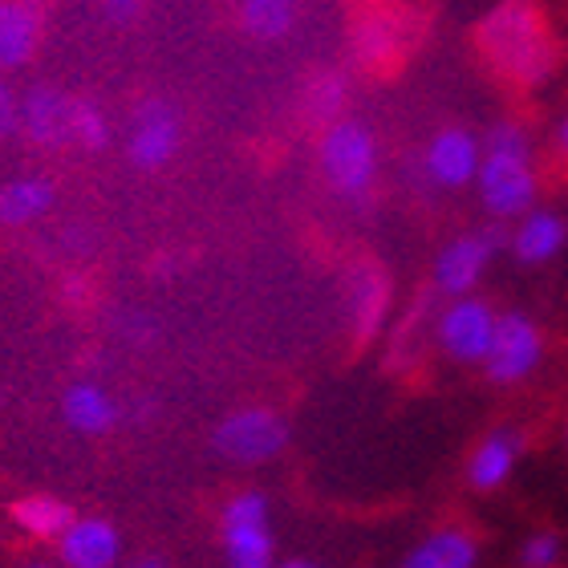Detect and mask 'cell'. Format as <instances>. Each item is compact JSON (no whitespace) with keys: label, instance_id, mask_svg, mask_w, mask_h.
<instances>
[{"label":"cell","instance_id":"cell-1","mask_svg":"<svg viewBox=\"0 0 568 568\" xmlns=\"http://www.w3.org/2000/svg\"><path fill=\"white\" fill-rule=\"evenodd\" d=\"M479 203L491 220H520L536 207V179L532 163V139L520 122H496L484 134V159H479V175H475Z\"/></svg>","mask_w":568,"mask_h":568},{"label":"cell","instance_id":"cell-2","mask_svg":"<svg viewBox=\"0 0 568 568\" xmlns=\"http://www.w3.org/2000/svg\"><path fill=\"white\" fill-rule=\"evenodd\" d=\"M479 41L491 65H499L516 82H545L552 70V41L545 33L540 12L528 0H504L499 9L487 12Z\"/></svg>","mask_w":568,"mask_h":568},{"label":"cell","instance_id":"cell-3","mask_svg":"<svg viewBox=\"0 0 568 568\" xmlns=\"http://www.w3.org/2000/svg\"><path fill=\"white\" fill-rule=\"evenodd\" d=\"M321 175L337 195H362L378 179V134L362 119H337L317 142Z\"/></svg>","mask_w":568,"mask_h":568},{"label":"cell","instance_id":"cell-4","mask_svg":"<svg viewBox=\"0 0 568 568\" xmlns=\"http://www.w3.org/2000/svg\"><path fill=\"white\" fill-rule=\"evenodd\" d=\"M220 540H224L227 568H276V540H273V511L268 496L248 487L236 491L220 511Z\"/></svg>","mask_w":568,"mask_h":568},{"label":"cell","instance_id":"cell-5","mask_svg":"<svg viewBox=\"0 0 568 568\" xmlns=\"http://www.w3.org/2000/svg\"><path fill=\"white\" fill-rule=\"evenodd\" d=\"M288 438L293 430L273 406H244V410L220 418V426L212 430V447L220 459L236 463V467H264V463L281 459Z\"/></svg>","mask_w":568,"mask_h":568},{"label":"cell","instance_id":"cell-6","mask_svg":"<svg viewBox=\"0 0 568 568\" xmlns=\"http://www.w3.org/2000/svg\"><path fill=\"white\" fill-rule=\"evenodd\" d=\"M499 313L487 305L484 296H455L447 308L435 317V342L438 349L459 362V366H484L491 337H496Z\"/></svg>","mask_w":568,"mask_h":568},{"label":"cell","instance_id":"cell-7","mask_svg":"<svg viewBox=\"0 0 568 568\" xmlns=\"http://www.w3.org/2000/svg\"><path fill=\"white\" fill-rule=\"evenodd\" d=\"M545 357V333L528 313H499L496 321V337H491V349H487V378L499 382V386H516L528 374H536Z\"/></svg>","mask_w":568,"mask_h":568},{"label":"cell","instance_id":"cell-8","mask_svg":"<svg viewBox=\"0 0 568 568\" xmlns=\"http://www.w3.org/2000/svg\"><path fill=\"white\" fill-rule=\"evenodd\" d=\"M183 146V122L166 98H142L126 134V154L139 171H163Z\"/></svg>","mask_w":568,"mask_h":568},{"label":"cell","instance_id":"cell-9","mask_svg":"<svg viewBox=\"0 0 568 568\" xmlns=\"http://www.w3.org/2000/svg\"><path fill=\"white\" fill-rule=\"evenodd\" d=\"M479 159H484V134H475L471 126H438L423 151L426 175L443 191L475 187Z\"/></svg>","mask_w":568,"mask_h":568},{"label":"cell","instance_id":"cell-10","mask_svg":"<svg viewBox=\"0 0 568 568\" xmlns=\"http://www.w3.org/2000/svg\"><path fill=\"white\" fill-rule=\"evenodd\" d=\"M496 256V236L491 232H467V236H455L447 248L435 256V288L447 301L455 296H471L484 281L487 264Z\"/></svg>","mask_w":568,"mask_h":568},{"label":"cell","instance_id":"cell-11","mask_svg":"<svg viewBox=\"0 0 568 568\" xmlns=\"http://www.w3.org/2000/svg\"><path fill=\"white\" fill-rule=\"evenodd\" d=\"M61 568H119L122 532L102 516H78L58 540Z\"/></svg>","mask_w":568,"mask_h":568},{"label":"cell","instance_id":"cell-12","mask_svg":"<svg viewBox=\"0 0 568 568\" xmlns=\"http://www.w3.org/2000/svg\"><path fill=\"white\" fill-rule=\"evenodd\" d=\"M41 49V12L33 0H0V73L24 70Z\"/></svg>","mask_w":568,"mask_h":568},{"label":"cell","instance_id":"cell-13","mask_svg":"<svg viewBox=\"0 0 568 568\" xmlns=\"http://www.w3.org/2000/svg\"><path fill=\"white\" fill-rule=\"evenodd\" d=\"M73 98H65L53 85H37L21 102V131L37 146H65L70 142Z\"/></svg>","mask_w":568,"mask_h":568},{"label":"cell","instance_id":"cell-14","mask_svg":"<svg viewBox=\"0 0 568 568\" xmlns=\"http://www.w3.org/2000/svg\"><path fill=\"white\" fill-rule=\"evenodd\" d=\"M61 418L78 435L98 438L119 426V403L98 382H73L70 390L61 394Z\"/></svg>","mask_w":568,"mask_h":568},{"label":"cell","instance_id":"cell-15","mask_svg":"<svg viewBox=\"0 0 568 568\" xmlns=\"http://www.w3.org/2000/svg\"><path fill=\"white\" fill-rule=\"evenodd\" d=\"M520 435L516 430H496V435H487L479 447L471 450V459H467V484L475 491H496L511 479L516 471V463H520Z\"/></svg>","mask_w":568,"mask_h":568},{"label":"cell","instance_id":"cell-16","mask_svg":"<svg viewBox=\"0 0 568 568\" xmlns=\"http://www.w3.org/2000/svg\"><path fill=\"white\" fill-rule=\"evenodd\" d=\"M568 240V227L557 212H548V207H532L528 215L516 220V232H511V252H516V261L520 264H548L565 248Z\"/></svg>","mask_w":568,"mask_h":568},{"label":"cell","instance_id":"cell-17","mask_svg":"<svg viewBox=\"0 0 568 568\" xmlns=\"http://www.w3.org/2000/svg\"><path fill=\"white\" fill-rule=\"evenodd\" d=\"M479 565V545L467 528H435L423 536L398 568H475Z\"/></svg>","mask_w":568,"mask_h":568},{"label":"cell","instance_id":"cell-18","mask_svg":"<svg viewBox=\"0 0 568 568\" xmlns=\"http://www.w3.org/2000/svg\"><path fill=\"white\" fill-rule=\"evenodd\" d=\"M53 200H58L53 179H45V175L9 179V183H0V224L4 227L33 224V220H41V215L53 207Z\"/></svg>","mask_w":568,"mask_h":568},{"label":"cell","instance_id":"cell-19","mask_svg":"<svg viewBox=\"0 0 568 568\" xmlns=\"http://www.w3.org/2000/svg\"><path fill=\"white\" fill-rule=\"evenodd\" d=\"M9 516L24 536H33V540H53V545H58L61 532L78 520V511H73L65 499L45 496V491H37V496H21L9 508Z\"/></svg>","mask_w":568,"mask_h":568},{"label":"cell","instance_id":"cell-20","mask_svg":"<svg viewBox=\"0 0 568 568\" xmlns=\"http://www.w3.org/2000/svg\"><path fill=\"white\" fill-rule=\"evenodd\" d=\"M301 0H240L236 21L252 41H284L296 29Z\"/></svg>","mask_w":568,"mask_h":568},{"label":"cell","instance_id":"cell-21","mask_svg":"<svg viewBox=\"0 0 568 568\" xmlns=\"http://www.w3.org/2000/svg\"><path fill=\"white\" fill-rule=\"evenodd\" d=\"M70 142H78L82 151H106L110 146V119L94 98H73Z\"/></svg>","mask_w":568,"mask_h":568},{"label":"cell","instance_id":"cell-22","mask_svg":"<svg viewBox=\"0 0 568 568\" xmlns=\"http://www.w3.org/2000/svg\"><path fill=\"white\" fill-rule=\"evenodd\" d=\"M342 102H345L342 73H321L317 82L308 85V114L317 119V126H329V122L342 119Z\"/></svg>","mask_w":568,"mask_h":568},{"label":"cell","instance_id":"cell-23","mask_svg":"<svg viewBox=\"0 0 568 568\" xmlns=\"http://www.w3.org/2000/svg\"><path fill=\"white\" fill-rule=\"evenodd\" d=\"M560 536L557 532H532L520 545V565L524 568H557L560 565Z\"/></svg>","mask_w":568,"mask_h":568},{"label":"cell","instance_id":"cell-24","mask_svg":"<svg viewBox=\"0 0 568 568\" xmlns=\"http://www.w3.org/2000/svg\"><path fill=\"white\" fill-rule=\"evenodd\" d=\"M12 131H21V98L0 73V139H9Z\"/></svg>","mask_w":568,"mask_h":568},{"label":"cell","instance_id":"cell-25","mask_svg":"<svg viewBox=\"0 0 568 568\" xmlns=\"http://www.w3.org/2000/svg\"><path fill=\"white\" fill-rule=\"evenodd\" d=\"M382 313H386V281H378V276H374V281L366 284V308H357V321L366 325V329H362V333L374 329V325H378Z\"/></svg>","mask_w":568,"mask_h":568},{"label":"cell","instance_id":"cell-26","mask_svg":"<svg viewBox=\"0 0 568 568\" xmlns=\"http://www.w3.org/2000/svg\"><path fill=\"white\" fill-rule=\"evenodd\" d=\"M102 9L114 24H131L142 12V0H102Z\"/></svg>","mask_w":568,"mask_h":568},{"label":"cell","instance_id":"cell-27","mask_svg":"<svg viewBox=\"0 0 568 568\" xmlns=\"http://www.w3.org/2000/svg\"><path fill=\"white\" fill-rule=\"evenodd\" d=\"M552 151H557L560 159L568 163V114L557 122V126H552Z\"/></svg>","mask_w":568,"mask_h":568},{"label":"cell","instance_id":"cell-28","mask_svg":"<svg viewBox=\"0 0 568 568\" xmlns=\"http://www.w3.org/2000/svg\"><path fill=\"white\" fill-rule=\"evenodd\" d=\"M126 568H166V565H163V557H151V552H146V557H134Z\"/></svg>","mask_w":568,"mask_h":568},{"label":"cell","instance_id":"cell-29","mask_svg":"<svg viewBox=\"0 0 568 568\" xmlns=\"http://www.w3.org/2000/svg\"><path fill=\"white\" fill-rule=\"evenodd\" d=\"M276 568H321V565H313V560H284V565H276Z\"/></svg>","mask_w":568,"mask_h":568},{"label":"cell","instance_id":"cell-30","mask_svg":"<svg viewBox=\"0 0 568 568\" xmlns=\"http://www.w3.org/2000/svg\"><path fill=\"white\" fill-rule=\"evenodd\" d=\"M24 568H61V565H45V560H33V565H24Z\"/></svg>","mask_w":568,"mask_h":568}]
</instances>
